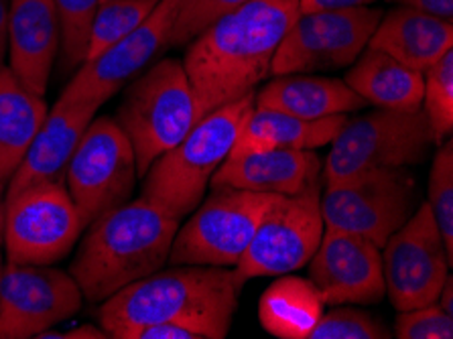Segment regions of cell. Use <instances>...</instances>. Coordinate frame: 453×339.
Here are the masks:
<instances>
[{"label":"cell","instance_id":"603a6c76","mask_svg":"<svg viewBox=\"0 0 453 339\" xmlns=\"http://www.w3.org/2000/svg\"><path fill=\"white\" fill-rule=\"evenodd\" d=\"M344 81L366 104L379 108L417 110L423 104V73L374 47L356 58Z\"/></svg>","mask_w":453,"mask_h":339},{"label":"cell","instance_id":"9a60e30c","mask_svg":"<svg viewBox=\"0 0 453 339\" xmlns=\"http://www.w3.org/2000/svg\"><path fill=\"white\" fill-rule=\"evenodd\" d=\"M177 0H159L155 11L136 29L98 58L80 65L59 100L102 106L120 88L133 81L150 61L167 50Z\"/></svg>","mask_w":453,"mask_h":339},{"label":"cell","instance_id":"ac0fdd59","mask_svg":"<svg viewBox=\"0 0 453 339\" xmlns=\"http://www.w3.org/2000/svg\"><path fill=\"white\" fill-rule=\"evenodd\" d=\"M324 171L313 150L271 149L230 153L211 175V187H236L271 196H299L319 187Z\"/></svg>","mask_w":453,"mask_h":339},{"label":"cell","instance_id":"f546056e","mask_svg":"<svg viewBox=\"0 0 453 339\" xmlns=\"http://www.w3.org/2000/svg\"><path fill=\"white\" fill-rule=\"evenodd\" d=\"M249 0H177L169 47L189 45L218 19L228 15Z\"/></svg>","mask_w":453,"mask_h":339},{"label":"cell","instance_id":"d4e9b609","mask_svg":"<svg viewBox=\"0 0 453 339\" xmlns=\"http://www.w3.org/2000/svg\"><path fill=\"white\" fill-rule=\"evenodd\" d=\"M324 307L311 281L283 274L260 297L258 320L274 337L307 339L324 315Z\"/></svg>","mask_w":453,"mask_h":339},{"label":"cell","instance_id":"cb8c5ba5","mask_svg":"<svg viewBox=\"0 0 453 339\" xmlns=\"http://www.w3.org/2000/svg\"><path fill=\"white\" fill-rule=\"evenodd\" d=\"M47 112L43 96L29 92L11 67H0V181L15 175Z\"/></svg>","mask_w":453,"mask_h":339},{"label":"cell","instance_id":"8d00e7d4","mask_svg":"<svg viewBox=\"0 0 453 339\" xmlns=\"http://www.w3.org/2000/svg\"><path fill=\"white\" fill-rule=\"evenodd\" d=\"M435 303L445 311V313L453 315V279H451V274L448 276V279H445Z\"/></svg>","mask_w":453,"mask_h":339},{"label":"cell","instance_id":"ffe728a7","mask_svg":"<svg viewBox=\"0 0 453 339\" xmlns=\"http://www.w3.org/2000/svg\"><path fill=\"white\" fill-rule=\"evenodd\" d=\"M368 47L423 73L453 50V23L401 6L380 17Z\"/></svg>","mask_w":453,"mask_h":339},{"label":"cell","instance_id":"277c9868","mask_svg":"<svg viewBox=\"0 0 453 339\" xmlns=\"http://www.w3.org/2000/svg\"><path fill=\"white\" fill-rule=\"evenodd\" d=\"M252 108L254 92L202 116L183 141L150 165L142 197L180 221L194 212L202 204L211 175L234 149Z\"/></svg>","mask_w":453,"mask_h":339},{"label":"cell","instance_id":"8992f818","mask_svg":"<svg viewBox=\"0 0 453 339\" xmlns=\"http://www.w3.org/2000/svg\"><path fill=\"white\" fill-rule=\"evenodd\" d=\"M434 133L423 106L388 110L346 120L324 163L326 185L342 183L370 169L418 165L429 155Z\"/></svg>","mask_w":453,"mask_h":339},{"label":"cell","instance_id":"f35d334b","mask_svg":"<svg viewBox=\"0 0 453 339\" xmlns=\"http://www.w3.org/2000/svg\"><path fill=\"white\" fill-rule=\"evenodd\" d=\"M3 254H0V279H3Z\"/></svg>","mask_w":453,"mask_h":339},{"label":"cell","instance_id":"d6a6232c","mask_svg":"<svg viewBox=\"0 0 453 339\" xmlns=\"http://www.w3.org/2000/svg\"><path fill=\"white\" fill-rule=\"evenodd\" d=\"M128 339H203V335L197 334L194 329L185 327V325L163 321L145 325V327L133 331Z\"/></svg>","mask_w":453,"mask_h":339},{"label":"cell","instance_id":"e575fe53","mask_svg":"<svg viewBox=\"0 0 453 339\" xmlns=\"http://www.w3.org/2000/svg\"><path fill=\"white\" fill-rule=\"evenodd\" d=\"M299 12H315V11H338V9H358L368 6L376 0H297Z\"/></svg>","mask_w":453,"mask_h":339},{"label":"cell","instance_id":"f1b7e54d","mask_svg":"<svg viewBox=\"0 0 453 339\" xmlns=\"http://www.w3.org/2000/svg\"><path fill=\"white\" fill-rule=\"evenodd\" d=\"M427 205L434 213L435 226L453 260V143L439 147L429 173Z\"/></svg>","mask_w":453,"mask_h":339},{"label":"cell","instance_id":"4316f807","mask_svg":"<svg viewBox=\"0 0 453 339\" xmlns=\"http://www.w3.org/2000/svg\"><path fill=\"white\" fill-rule=\"evenodd\" d=\"M59 20V50L64 72L80 67L86 61L92 20L102 0H53Z\"/></svg>","mask_w":453,"mask_h":339},{"label":"cell","instance_id":"4dcf8cb0","mask_svg":"<svg viewBox=\"0 0 453 339\" xmlns=\"http://www.w3.org/2000/svg\"><path fill=\"white\" fill-rule=\"evenodd\" d=\"M393 337L387 325L366 311L335 305L315 323L307 339H387Z\"/></svg>","mask_w":453,"mask_h":339},{"label":"cell","instance_id":"9c48e42d","mask_svg":"<svg viewBox=\"0 0 453 339\" xmlns=\"http://www.w3.org/2000/svg\"><path fill=\"white\" fill-rule=\"evenodd\" d=\"M136 157L125 130L110 116L92 119L67 163L65 187L84 226L133 196Z\"/></svg>","mask_w":453,"mask_h":339},{"label":"cell","instance_id":"d6986e66","mask_svg":"<svg viewBox=\"0 0 453 339\" xmlns=\"http://www.w3.org/2000/svg\"><path fill=\"white\" fill-rule=\"evenodd\" d=\"M59 51V20L53 0H11V72L29 92L43 96Z\"/></svg>","mask_w":453,"mask_h":339},{"label":"cell","instance_id":"83f0119b","mask_svg":"<svg viewBox=\"0 0 453 339\" xmlns=\"http://www.w3.org/2000/svg\"><path fill=\"white\" fill-rule=\"evenodd\" d=\"M423 110L434 141L441 143L453 130V50L423 72Z\"/></svg>","mask_w":453,"mask_h":339},{"label":"cell","instance_id":"e0dca14e","mask_svg":"<svg viewBox=\"0 0 453 339\" xmlns=\"http://www.w3.org/2000/svg\"><path fill=\"white\" fill-rule=\"evenodd\" d=\"M98 106L88 102L58 100L47 112L35 138H33L23 161L9 179L6 199L23 189L41 183H65L67 163L78 147L81 135L92 122Z\"/></svg>","mask_w":453,"mask_h":339},{"label":"cell","instance_id":"ba28073f","mask_svg":"<svg viewBox=\"0 0 453 339\" xmlns=\"http://www.w3.org/2000/svg\"><path fill=\"white\" fill-rule=\"evenodd\" d=\"M415 202V181L403 167L364 171L326 185L319 196L326 227L358 234L380 248L413 216Z\"/></svg>","mask_w":453,"mask_h":339},{"label":"cell","instance_id":"7c38bea8","mask_svg":"<svg viewBox=\"0 0 453 339\" xmlns=\"http://www.w3.org/2000/svg\"><path fill=\"white\" fill-rule=\"evenodd\" d=\"M319 187L299 196H277L265 212L249 248L234 266L242 282L258 276H283L303 268L324 236Z\"/></svg>","mask_w":453,"mask_h":339},{"label":"cell","instance_id":"3957f363","mask_svg":"<svg viewBox=\"0 0 453 339\" xmlns=\"http://www.w3.org/2000/svg\"><path fill=\"white\" fill-rule=\"evenodd\" d=\"M180 220L147 197L116 205L88 224L70 274L86 301L102 303L167 265Z\"/></svg>","mask_w":453,"mask_h":339},{"label":"cell","instance_id":"4fadbf2b","mask_svg":"<svg viewBox=\"0 0 453 339\" xmlns=\"http://www.w3.org/2000/svg\"><path fill=\"white\" fill-rule=\"evenodd\" d=\"M380 250L384 287L396 311L437 301L453 260L445 250L427 202L417 207Z\"/></svg>","mask_w":453,"mask_h":339},{"label":"cell","instance_id":"1f68e13d","mask_svg":"<svg viewBox=\"0 0 453 339\" xmlns=\"http://www.w3.org/2000/svg\"><path fill=\"white\" fill-rule=\"evenodd\" d=\"M395 337L399 339H451L453 315L431 303V305L399 311L395 321Z\"/></svg>","mask_w":453,"mask_h":339},{"label":"cell","instance_id":"74e56055","mask_svg":"<svg viewBox=\"0 0 453 339\" xmlns=\"http://www.w3.org/2000/svg\"><path fill=\"white\" fill-rule=\"evenodd\" d=\"M4 216H6V183L0 181V246L4 240Z\"/></svg>","mask_w":453,"mask_h":339},{"label":"cell","instance_id":"d590c367","mask_svg":"<svg viewBox=\"0 0 453 339\" xmlns=\"http://www.w3.org/2000/svg\"><path fill=\"white\" fill-rule=\"evenodd\" d=\"M9 9L11 0H0V67H3L6 51H9Z\"/></svg>","mask_w":453,"mask_h":339},{"label":"cell","instance_id":"ab89813d","mask_svg":"<svg viewBox=\"0 0 453 339\" xmlns=\"http://www.w3.org/2000/svg\"><path fill=\"white\" fill-rule=\"evenodd\" d=\"M102 3H110V0H102Z\"/></svg>","mask_w":453,"mask_h":339},{"label":"cell","instance_id":"6da1fadb","mask_svg":"<svg viewBox=\"0 0 453 339\" xmlns=\"http://www.w3.org/2000/svg\"><path fill=\"white\" fill-rule=\"evenodd\" d=\"M297 17V0H249L191 41L181 64L200 119L254 92Z\"/></svg>","mask_w":453,"mask_h":339},{"label":"cell","instance_id":"5bb4252c","mask_svg":"<svg viewBox=\"0 0 453 339\" xmlns=\"http://www.w3.org/2000/svg\"><path fill=\"white\" fill-rule=\"evenodd\" d=\"M73 276L51 265L6 262L0 279V337H37L81 309Z\"/></svg>","mask_w":453,"mask_h":339},{"label":"cell","instance_id":"5b68a950","mask_svg":"<svg viewBox=\"0 0 453 339\" xmlns=\"http://www.w3.org/2000/svg\"><path fill=\"white\" fill-rule=\"evenodd\" d=\"M116 122L125 130L136 157L139 177L200 120L197 102L185 67L161 59L127 88Z\"/></svg>","mask_w":453,"mask_h":339},{"label":"cell","instance_id":"44dd1931","mask_svg":"<svg viewBox=\"0 0 453 339\" xmlns=\"http://www.w3.org/2000/svg\"><path fill=\"white\" fill-rule=\"evenodd\" d=\"M254 106L273 108L299 119L315 120L334 114H348L368 104L346 81L321 75L285 73L277 75L254 94Z\"/></svg>","mask_w":453,"mask_h":339},{"label":"cell","instance_id":"52a82bcc","mask_svg":"<svg viewBox=\"0 0 453 339\" xmlns=\"http://www.w3.org/2000/svg\"><path fill=\"white\" fill-rule=\"evenodd\" d=\"M277 196L236 187H214L171 244V265L236 266Z\"/></svg>","mask_w":453,"mask_h":339},{"label":"cell","instance_id":"2e32d148","mask_svg":"<svg viewBox=\"0 0 453 339\" xmlns=\"http://www.w3.org/2000/svg\"><path fill=\"white\" fill-rule=\"evenodd\" d=\"M307 265L324 305H372L387 295L380 246L358 234L326 227Z\"/></svg>","mask_w":453,"mask_h":339},{"label":"cell","instance_id":"7a4b0ae2","mask_svg":"<svg viewBox=\"0 0 453 339\" xmlns=\"http://www.w3.org/2000/svg\"><path fill=\"white\" fill-rule=\"evenodd\" d=\"M242 285L226 266L173 265L102 301L100 325L116 339H128L133 331L163 321L185 325L203 339H224Z\"/></svg>","mask_w":453,"mask_h":339},{"label":"cell","instance_id":"836d02e7","mask_svg":"<svg viewBox=\"0 0 453 339\" xmlns=\"http://www.w3.org/2000/svg\"><path fill=\"white\" fill-rule=\"evenodd\" d=\"M388 3L407 6V9H413L418 12H425V15L439 17L445 20L453 19V0H388Z\"/></svg>","mask_w":453,"mask_h":339},{"label":"cell","instance_id":"484cf974","mask_svg":"<svg viewBox=\"0 0 453 339\" xmlns=\"http://www.w3.org/2000/svg\"><path fill=\"white\" fill-rule=\"evenodd\" d=\"M159 0H110L102 3L92 20L90 39H88L86 61L98 58L120 39L133 33L145 20Z\"/></svg>","mask_w":453,"mask_h":339},{"label":"cell","instance_id":"7402d4cb","mask_svg":"<svg viewBox=\"0 0 453 339\" xmlns=\"http://www.w3.org/2000/svg\"><path fill=\"white\" fill-rule=\"evenodd\" d=\"M346 114H334L326 119H299L273 108L254 106L246 119L232 153H252L271 149L313 150L332 141L346 124Z\"/></svg>","mask_w":453,"mask_h":339},{"label":"cell","instance_id":"30bf717a","mask_svg":"<svg viewBox=\"0 0 453 339\" xmlns=\"http://www.w3.org/2000/svg\"><path fill=\"white\" fill-rule=\"evenodd\" d=\"M380 17L372 6L299 12L277 47L271 73L332 72L352 65L368 47Z\"/></svg>","mask_w":453,"mask_h":339},{"label":"cell","instance_id":"8fae6325","mask_svg":"<svg viewBox=\"0 0 453 339\" xmlns=\"http://www.w3.org/2000/svg\"><path fill=\"white\" fill-rule=\"evenodd\" d=\"M84 227L65 183L33 185L6 199V260L53 265L72 250Z\"/></svg>","mask_w":453,"mask_h":339}]
</instances>
